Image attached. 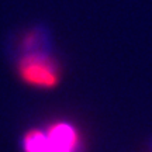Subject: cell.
Segmentation results:
<instances>
[{
    "label": "cell",
    "instance_id": "1",
    "mask_svg": "<svg viewBox=\"0 0 152 152\" xmlns=\"http://www.w3.org/2000/svg\"><path fill=\"white\" fill-rule=\"evenodd\" d=\"M47 33L42 28H34L24 37L27 54L20 59V73L28 83L41 87H52L58 82V68L55 61L44 49Z\"/></svg>",
    "mask_w": 152,
    "mask_h": 152
},
{
    "label": "cell",
    "instance_id": "2",
    "mask_svg": "<svg viewBox=\"0 0 152 152\" xmlns=\"http://www.w3.org/2000/svg\"><path fill=\"white\" fill-rule=\"evenodd\" d=\"M76 145V131L65 123L55 124L47 134L33 131L24 140L26 152H75Z\"/></svg>",
    "mask_w": 152,
    "mask_h": 152
}]
</instances>
